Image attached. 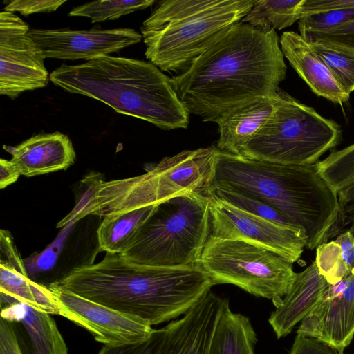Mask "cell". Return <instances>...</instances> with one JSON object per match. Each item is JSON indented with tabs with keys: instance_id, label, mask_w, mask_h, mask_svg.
Here are the masks:
<instances>
[{
	"instance_id": "obj_23",
	"label": "cell",
	"mask_w": 354,
	"mask_h": 354,
	"mask_svg": "<svg viewBox=\"0 0 354 354\" xmlns=\"http://www.w3.org/2000/svg\"><path fill=\"white\" fill-rule=\"evenodd\" d=\"M0 292L38 311L59 315V307L48 287L2 264H0Z\"/></svg>"
},
{
	"instance_id": "obj_5",
	"label": "cell",
	"mask_w": 354,
	"mask_h": 354,
	"mask_svg": "<svg viewBox=\"0 0 354 354\" xmlns=\"http://www.w3.org/2000/svg\"><path fill=\"white\" fill-rule=\"evenodd\" d=\"M255 1H159L140 27L145 56L162 71H186L251 10Z\"/></svg>"
},
{
	"instance_id": "obj_11",
	"label": "cell",
	"mask_w": 354,
	"mask_h": 354,
	"mask_svg": "<svg viewBox=\"0 0 354 354\" xmlns=\"http://www.w3.org/2000/svg\"><path fill=\"white\" fill-rule=\"evenodd\" d=\"M59 315L86 329L106 346H121L147 340L154 329L145 320L81 297L56 283L48 286Z\"/></svg>"
},
{
	"instance_id": "obj_4",
	"label": "cell",
	"mask_w": 354,
	"mask_h": 354,
	"mask_svg": "<svg viewBox=\"0 0 354 354\" xmlns=\"http://www.w3.org/2000/svg\"><path fill=\"white\" fill-rule=\"evenodd\" d=\"M63 90L102 102L116 112L165 129H186L189 113L170 78L153 64L103 55L69 66L63 64L49 75Z\"/></svg>"
},
{
	"instance_id": "obj_8",
	"label": "cell",
	"mask_w": 354,
	"mask_h": 354,
	"mask_svg": "<svg viewBox=\"0 0 354 354\" xmlns=\"http://www.w3.org/2000/svg\"><path fill=\"white\" fill-rule=\"evenodd\" d=\"M201 266L214 285H234L256 297H283L296 276L292 263L276 252L239 239L209 236Z\"/></svg>"
},
{
	"instance_id": "obj_33",
	"label": "cell",
	"mask_w": 354,
	"mask_h": 354,
	"mask_svg": "<svg viewBox=\"0 0 354 354\" xmlns=\"http://www.w3.org/2000/svg\"><path fill=\"white\" fill-rule=\"evenodd\" d=\"M337 196L339 208L337 236L348 231L354 236V186L338 192Z\"/></svg>"
},
{
	"instance_id": "obj_3",
	"label": "cell",
	"mask_w": 354,
	"mask_h": 354,
	"mask_svg": "<svg viewBox=\"0 0 354 354\" xmlns=\"http://www.w3.org/2000/svg\"><path fill=\"white\" fill-rule=\"evenodd\" d=\"M212 186L267 204L304 230L308 249L314 250L337 235V193L322 177L317 163L285 165L218 150Z\"/></svg>"
},
{
	"instance_id": "obj_29",
	"label": "cell",
	"mask_w": 354,
	"mask_h": 354,
	"mask_svg": "<svg viewBox=\"0 0 354 354\" xmlns=\"http://www.w3.org/2000/svg\"><path fill=\"white\" fill-rule=\"evenodd\" d=\"M210 195L262 218L280 223L292 225L267 204L236 191L226 187L212 186L209 190Z\"/></svg>"
},
{
	"instance_id": "obj_26",
	"label": "cell",
	"mask_w": 354,
	"mask_h": 354,
	"mask_svg": "<svg viewBox=\"0 0 354 354\" xmlns=\"http://www.w3.org/2000/svg\"><path fill=\"white\" fill-rule=\"evenodd\" d=\"M154 3L153 0L95 1L73 8L68 15L88 17L92 23L102 22L145 9Z\"/></svg>"
},
{
	"instance_id": "obj_6",
	"label": "cell",
	"mask_w": 354,
	"mask_h": 354,
	"mask_svg": "<svg viewBox=\"0 0 354 354\" xmlns=\"http://www.w3.org/2000/svg\"><path fill=\"white\" fill-rule=\"evenodd\" d=\"M210 196L190 192L158 204L131 245L119 255L153 267L201 266L210 234Z\"/></svg>"
},
{
	"instance_id": "obj_13",
	"label": "cell",
	"mask_w": 354,
	"mask_h": 354,
	"mask_svg": "<svg viewBox=\"0 0 354 354\" xmlns=\"http://www.w3.org/2000/svg\"><path fill=\"white\" fill-rule=\"evenodd\" d=\"M28 35L44 58L86 61L119 51L140 42L142 38L141 34L128 28L88 30L31 29Z\"/></svg>"
},
{
	"instance_id": "obj_24",
	"label": "cell",
	"mask_w": 354,
	"mask_h": 354,
	"mask_svg": "<svg viewBox=\"0 0 354 354\" xmlns=\"http://www.w3.org/2000/svg\"><path fill=\"white\" fill-rule=\"evenodd\" d=\"M305 0L255 1L252 8L241 21L263 30H282L301 17Z\"/></svg>"
},
{
	"instance_id": "obj_38",
	"label": "cell",
	"mask_w": 354,
	"mask_h": 354,
	"mask_svg": "<svg viewBox=\"0 0 354 354\" xmlns=\"http://www.w3.org/2000/svg\"><path fill=\"white\" fill-rule=\"evenodd\" d=\"M0 354H24L12 322L1 317Z\"/></svg>"
},
{
	"instance_id": "obj_15",
	"label": "cell",
	"mask_w": 354,
	"mask_h": 354,
	"mask_svg": "<svg viewBox=\"0 0 354 354\" xmlns=\"http://www.w3.org/2000/svg\"><path fill=\"white\" fill-rule=\"evenodd\" d=\"M227 301L208 291L182 317L165 326L162 354H209L218 319Z\"/></svg>"
},
{
	"instance_id": "obj_25",
	"label": "cell",
	"mask_w": 354,
	"mask_h": 354,
	"mask_svg": "<svg viewBox=\"0 0 354 354\" xmlns=\"http://www.w3.org/2000/svg\"><path fill=\"white\" fill-rule=\"evenodd\" d=\"M322 177L338 193L354 186V142L317 162Z\"/></svg>"
},
{
	"instance_id": "obj_36",
	"label": "cell",
	"mask_w": 354,
	"mask_h": 354,
	"mask_svg": "<svg viewBox=\"0 0 354 354\" xmlns=\"http://www.w3.org/2000/svg\"><path fill=\"white\" fill-rule=\"evenodd\" d=\"M289 354H341L336 348L314 337L297 334Z\"/></svg>"
},
{
	"instance_id": "obj_16",
	"label": "cell",
	"mask_w": 354,
	"mask_h": 354,
	"mask_svg": "<svg viewBox=\"0 0 354 354\" xmlns=\"http://www.w3.org/2000/svg\"><path fill=\"white\" fill-rule=\"evenodd\" d=\"M1 317L12 323L24 354H68L50 314L1 294Z\"/></svg>"
},
{
	"instance_id": "obj_2",
	"label": "cell",
	"mask_w": 354,
	"mask_h": 354,
	"mask_svg": "<svg viewBox=\"0 0 354 354\" xmlns=\"http://www.w3.org/2000/svg\"><path fill=\"white\" fill-rule=\"evenodd\" d=\"M54 283L151 326L184 315L214 286L201 266H147L111 253L97 263L73 268Z\"/></svg>"
},
{
	"instance_id": "obj_9",
	"label": "cell",
	"mask_w": 354,
	"mask_h": 354,
	"mask_svg": "<svg viewBox=\"0 0 354 354\" xmlns=\"http://www.w3.org/2000/svg\"><path fill=\"white\" fill-rule=\"evenodd\" d=\"M209 213L210 236L261 245L292 263L299 259L306 247L307 236L303 228L262 218L211 195Z\"/></svg>"
},
{
	"instance_id": "obj_17",
	"label": "cell",
	"mask_w": 354,
	"mask_h": 354,
	"mask_svg": "<svg viewBox=\"0 0 354 354\" xmlns=\"http://www.w3.org/2000/svg\"><path fill=\"white\" fill-rule=\"evenodd\" d=\"M21 175L31 177L67 169L76 154L70 138L59 132L37 134L16 147L3 145Z\"/></svg>"
},
{
	"instance_id": "obj_27",
	"label": "cell",
	"mask_w": 354,
	"mask_h": 354,
	"mask_svg": "<svg viewBox=\"0 0 354 354\" xmlns=\"http://www.w3.org/2000/svg\"><path fill=\"white\" fill-rule=\"evenodd\" d=\"M344 91H354V55L320 41H308Z\"/></svg>"
},
{
	"instance_id": "obj_40",
	"label": "cell",
	"mask_w": 354,
	"mask_h": 354,
	"mask_svg": "<svg viewBox=\"0 0 354 354\" xmlns=\"http://www.w3.org/2000/svg\"><path fill=\"white\" fill-rule=\"evenodd\" d=\"M335 241L341 246L350 269L354 272V236L346 231L339 234Z\"/></svg>"
},
{
	"instance_id": "obj_19",
	"label": "cell",
	"mask_w": 354,
	"mask_h": 354,
	"mask_svg": "<svg viewBox=\"0 0 354 354\" xmlns=\"http://www.w3.org/2000/svg\"><path fill=\"white\" fill-rule=\"evenodd\" d=\"M279 44L284 57L315 94L341 106L348 102L350 95L299 33L284 32Z\"/></svg>"
},
{
	"instance_id": "obj_37",
	"label": "cell",
	"mask_w": 354,
	"mask_h": 354,
	"mask_svg": "<svg viewBox=\"0 0 354 354\" xmlns=\"http://www.w3.org/2000/svg\"><path fill=\"white\" fill-rule=\"evenodd\" d=\"M354 8V0H305L301 17L331 10Z\"/></svg>"
},
{
	"instance_id": "obj_35",
	"label": "cell",
	"mask_w": 354,
	"mask_h": 354,
	"mask_svg": "<svg viewBox=\"0 0 354 354\" xmlns=\"http://www.w3.org/2000/svg\"><path fill=\"white\" fill-rule=\"evenodd\" d=\"M1 261L0 264L12 268L29 277L22 259L15 247L10 232L4 230L0 233Z\"/></svg>"
},
{
	"instance_id": "obj_1",
	"label": "cell",
	"mask_w": 354,
	"mask_h": 354,
	"mask_svg": "<svg viewBox=\"0 0 354 354\" xmlns=\"http://www.w3.org/2000/svg\"><path fill=\"white\" fill-rule=\"evenodd\" d=\"M286 70L276 30L240 21L170 82L189 114L215 122L243 102L275 97Z\"/></svg>"
},
{
	"instance_id": "obj_31",
	"label": "cell",
	"mask_w": 354,
	"mask_h": 354,
	"mask_svg": "<svg viewBox=\"0 0 354 354\" xmlns=\"http://www.w3.org/2000/svg\"><path fill=\"white\" fill-rule=\"evenodd\" d=\"M301 36L308 41H320L354 55V19L328 30Z\"/></svg>"
},
{
	"instance_id": "obj_32",
	"label": "cell",
	"mask_w": 354,
	"mask_h": 354,
	"mask_svg": "<svg viewBox=\"0 0 354 354\" xmlns=\"http://www.w3.org/2000/svg\"><path fill=\"white\" fill-rule=\"evenodd\" d=\"M166 335L165 326L154 329L145 341L116 346L104 345L97 354H162Z\"/></svg>"
},
{
	"instance_id": "obj_20",
	"label": "cell",
	"mask_w": 354,
	"mask_h": 354,
	"mask_svg": "<svg viewBox=\"0 0 354 354\" xmlns=\"http://www.w3.org/2000/svg\"><path fill=\"white\" fill-rule=\"evenodd\" d=\"M277 96L254 98L222 113L214 122L218 124L219 131L217 149L239 155L271 116L275 108Z\"/></svg>"
},
{
	"instance_id": "obj_7",
	"label": "cell",
	"mask_w": 354,
	"mask_h": 354,
	"mask_svg": "<svg viewBox=\"0 0 354 354\" xmlns=\"http://www.w3.org/2000/svg\"><path fill=\"white\" fill-rule=\"evenodd\" d=\"M341 137L337 122L279 89L271 116L239 155L285 165H313L335 147Z\"/></svg>"
},
{
	"instance_id": "obj_10",
	"label": "cell",
	"mask_w": 354,
	"mask_h": 354,
	"mask_svg": "<svg viewBox=\"0 0 354 354\" xmlns=\"http://www.w3.org/2000/svg\"><path fill=\"white\" fill-rule=\"evenodd\" d=\"M28 25L12 12L0 14V94L12 99L46 86L49 75Z\"/></svg>"
},
{
	"instance_id": "obj_22",
	"label": "cell",
	"mask_w": 354,
	"mask_h": 354,
	"mask_svg": "<svg viewBox=\"0 0 354 354\" xmlns=\"http://www.w3.org/2000/svg\"><path fill=\"white\" fill-rule=\"evenodd\" d=\"M158 205L104 217L97 230L99 248L106 253L120 254L134 240Z\"/></svg>"
},
{
	"instance_id": "obj_12",
	"label": "cell",
	"mask_w": 354,
	"mask_h": 354,
	"mask_svg": "<svg viewBox=\"0 0 354 354\" xmlns=\"http://www.w3.org/2000/svg\"><path fill=\"white\" fill-rule=\"evenodd\" d=\"M218 151L214 146L185 150L149 169L147 176L157 204L190 192L209 196Z\"/></svg>"
},
{
	"instance_id": "obj_21",
	"label": "cell",
	"mask_w": 354,
	"mask_h": 354,
	"mask_svg": "<svg viewBox=\"0 0 354 354\" xmlns=\"http://www.w3.org/2000/svg\"><path fill=\"white\" fill-rule=\"evenodd\" d=\"M257 342L250 319L232 312L228 301L218 319L209 354H254Z\"/></svg>"
},
{
	"instance_id": "obj_28",
	"label": "cell",
	"mask_w": 354,
	"mask_h": 354,
	"mask_svg": "<svg viewBox=\"0 0 354 354\" xmlns=\"http://www.w3.org/2000/svg\"><path fill=\"white\" fill-rule=\"evenodd\" d=\"M315 261L319 274L330 285L339 282L353 272L341 246L335 240L323 243L316 248Z\"/></svg>"
},
{
	"instance_id": "obj_30",
	"label": "cell",
	"mask_w": 354,
	"mask_h": 354,
	"mask_svg": "<svg viewBox=\"0 0 354 354\" xmlns=\"http://www.w3.org/2000/svg\"><path fill=\"white\" fill-rule=\"evenodd\" d=\"M354 19V8L331 10L301 17L298 30L301 35L330 30Z\"/></svg>"
},
{
	"instance_id": "obj_14",
	"label": "cell",
	"mask_w": 354,
	"mask_h": 354,
	"mask_svg": "<svg viewBox=\"0 0 354 354\" xmlns=\"http://www.w3.org/2000/svg\"><path fill=\"white\" fill-rule=\"evenodd\" d=\"M297 334L318 339L344 354L354 337V272L328 285L319 301L300 322Z\"/></svg>"
},
{
	"instance_id": "obj_34",
	"label": "cell",
	"mask_w": 354,
	"mask_h": 354,
	"mask_svg": "<svg viewBox=\"0 0 354 354\" xmlns=\"http://www.w3.org/2000/svg\"><path fill=\"white\" fill-rule=\"evenodd\" d=\"M66 0H15L5 6V11L19 12L24 16L57 10Z\"/></svg>"
},
{
	"instance_id": "obj_39",
	"label": "cell",
	"mask_w": 354,
	"mask_h": 354,
	"mask_svg": "<svg viewBox=\"0 0 354 354\" xmlns=\"http://www.w3.org/2000/svg\"><path fill=\"white\" fill-rule=\"evenodd\" d=\"M19 170L11 160H0V187L3 189L17 180L20 176Z\"/></svg>"
},
{
	"instance_id": "obj_18",
	"label": "cell",
	"mask_w": 354,
	"mask_h": 354,
	"mask_svg": "<svg viewBox=\"0 0 354 354\" xmlns=\"http://www.w3.org/2000/svg\"><path fill=\"white\" fill-rule=\"evenodd\" d=\"M328 285L319 274L315 261L304 270L296 273L288 293L273 302L275 309L268 319L278 339L290 334L310 313L324 295Z\"/></svg>"
}]
</instances>
